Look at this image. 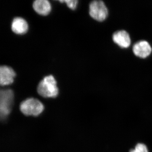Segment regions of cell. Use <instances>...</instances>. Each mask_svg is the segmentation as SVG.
<instances>
[{"instance_id": "3", "label": "cell", "mask_w": 152, "mask_h": 152, "mask_svg": "<svg viewBox=\"0 0 152 152\" xmlns=\"http://www.w3.org/2000/svg\"><path fill=\"white\" fill-rule=\"evenodd\" d=\"M12 90H1L0 92V115L1 119H5L10 113L14 101Z\"/></svg>"}, {"instance_id": "6", "label": "cell", "mask_w": 152, "mask_h": 152, "mask_svg": "<svg viewBox=\"0 0 152 152\" xmlns=\"http://www.w3.org/2000/svg\"><path fill=\"white\" fill-rule=\"evenodd\" d=\"M113 39L121 48H126L130 46L131 39L129 35L126 31L121 30L114 33Z\"/></svg>"}, {"instance_id": "1", "label": "cell", "mask_w": 152, "mask_h": 152, "mask_svg": "<svg viewBox=\"0 0 152 152\" xmlns=\"http://www.w3.org/2000/svg\"><path fill=\"white\" fill-rule=\"evenodd\" d=\"M37 91L43 97H56L58 94V89L55 78L52 75L45 77L38 85Z\"/></svg>"}, {"instance_id": "11", "label": "cell", "mask_w": 152, "mask_h": 152, "mask_svg": "<svg viewBox=\"0 0 152 152\" xmlns=\"http://www.w3.org/2000/svg\"><path fill=\"white\" fill-rule=\"evenodd\" d=\"M59 1L61 3H66L69 8L73 10L76 8L78 3V1L77 0H61Z\"/></svg>"}, {"instance_id": "4", "label": "cell", "mask_w": 152, "mask_h": 152, "mask_svg": "<svg viewBox=\"0 0 152 152\" xmlns=\"http://www.w3.org/2000/svg\"><path fill=\"white\" fill-rule=\"evenodd\" d=\"M89 14L93 19L102 22L107 17L108 11L103 1H94L90 4Z\"/></svg>"}, {"instance_id": "10", "label": "cell", "mask_w": 152, "mask_h": 152, "mask_svg": "<svg viewBox=\"0 0 152 152\" xmlns=\"http://www.w3.org/2000/svg\"><path fill=\"white\" fill-rule=\"evenodd\" d=\"M129 152H149V151L145 144L139 143L136 145L134 148L131 149Z\"/></svg>"}, {"instance_id": "2", "label": "cell", "mask_w": 152, "mask_h": 152, "mask_svg": "<svg viewBox=\"0 0 152 152\" xmlns=\"http://www.w3.org/2000/svg\"><path fill=\"white\" fill-rule=\"evenodd\" d=\"M43 104L39 100L29 98L23 101L20 105V110L27 116H37L43 111Z\"/></svg>"}, {"instance_id": "9", "label": "cell", "mask_w": 152, "mask_h": 152, "mask_svg": "<svg viewBox=\"0 0 152 152\" xmlns=\"http://www.w3.org/2000/svg\"><path fill=\"white\" fill-rule=\"evenodd\" d=\"M33 8L38 14L47 15L50 12L51 7L48 0H36L33 3Z\"/></svg>"}, {"instance_id": "8", "label": "cell", "mask_w": 152, "mask_h": 152, "mask_svg": "<svg viewBox=\"0 0 152 152\" xmlns=\"http://www.w3.org/2000/svg\"><path fill=\"white\" fill-rule=\"evenodd\" d=\"M12 29L15 34H24L28 30L27 22L23 18L20 17L15 18L12 22Z\"/></svg>"}, {"instance_id": "5", "label": "cell", "mask_w": 152, "mask_h": 152, "mask_svg": "<svg viewBox=\"0 0 152 152\" xmlns=\"http://www.w3.org/2000/svg\"><path fill=\"white\" fill-rule=\"evenodd\" d=\"M152 49L150 44L146 41L138 42L134 45L133 51L137 56L145 58L151 55Z\"/></svg>"}, {"instance_id": "7", "label": "cell", "mask_w": 152, "mask_h": 152, "mask_svg": "<svg viewBox=\"0 0 152 152\" xmlns=\"http://www.w3.org/2000/svg\"><path fill=\"white\" fill-rule=\"evenodd\" d=\"M15 75L12 68L7 66H1L0 67V84L5 86L12 83Z\"/></svg>"}]
</instances>
